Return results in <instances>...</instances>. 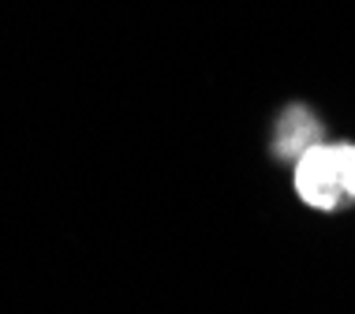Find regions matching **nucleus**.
<instances>
[{
  "instance_id": "nucleus-1",
  "label": "nucleus",
  "mask_w": 355,
  "mask_h": 314,
  "mask_svg": "<svg viewBox=\"0 0 355 314\" xmlns=\"http://www.w3.org/2000/svg\"><path fill=\"white\" fill-rule=\"evenodd\" d=\"M292 187H295V198L306 209H318V213H337V209L348 206L337 173V146L329 139L306 146L292 161Z\"/></svg>"
},
{
  "instance_id": "nucleus-2",
  "label": "nucleus",
  "mask_w": 355,
  "mask_h": 314,
  "mask_svg": "<svg viewBox=\"0 0 355 314\" xmlns=\"http://www.w3.org/2000/svg\"><path fill=\"white\" fill-rule=\"evenodd\" d=\"M322 139H325V128H322L318 112L303 101H292V105H284L281 116L273 123L270 146H273V157H281L292 165L306 146H314V142H322Z\"/></svg>"
},
{
  "instance_id": "nucleus-3",
  "label": "nucleus",
  "mask_w": 355,
  "mask_h": 314,
  "mask_svg": "<svg viewBox=\"0 0 355 314\" xmlns=\"http://www.w3.org/2000/svg\"><path fill=\"white\" fill-rule=\"evenodd\" d=\"M337 146V173H340V187L348 206H355V142H333Z\"/></svg>"
}]
</instances>
